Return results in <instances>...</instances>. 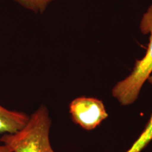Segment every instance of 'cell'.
Returning <instances> with one entry per match:
<instances>
[{
	"label": "cell",
	"mask_w": 152,
	"mask_h": 152,
	"mask_svg": "<svg viewBox=\"0 0 152 152\" xmlns=\"http://www.w3.org/2000/svg\"><path fill=\"white\" fill-rule=\"evenodd\" d=\"M147 81L152 85V74L149 76ZM152 140V114L146 125L144 130L134 142L132 146L126 152H141Z\"/></svg>",
	"instance_id": "5b68a950"
},
{
	"label": "cell",
	"mask_w": 152,
	"mask_h": 152,
	"mask_svg": "<svg viewBox=\"0 0 152 152\" xmlns=\"http://www.w3.org/2000/svg\"><path fill=\"white\" fill-rule=\"evenodd\" d=\"M51 125L48 109L41 106L22 128L1 135L0 143L8 146L11 152H52L49 141Z\"/></svg>",
	"instance_id": "6da1fadb"
},
{
	"label": "cell",
	"mask_w": 152,
	"mask_h": 152,
	"mask_svg": "<svg viewBox=\"0 0 152 152\" xmlns=\"http://www.w3.org/2000/svg\"><path fill=\"white\" fill-rule=\"evenodd\" d=\"M18 4L36 14H42L55 0H14Z\"/></svg>",
	"instance_id": "8992f818"
},
{
	"label": "cell",
	"mask_w": 152,
	"mask_h": 152,
	"mask_svg": "<svg viewBox=\"0 0 152 152\" xmlns=\"http://www.w3.org/2000/svg\"><path fill=\"white\" fill-rule=\"evenodd\" d=\"M52 152H54V150H53V151H52Z\"/></svg>",
	"instance_id": "ba28073f"
},
{
	"label": "cell",
	"mask_w": 152,
	"mask_h": 152,
	"mask_svg": "<svg viewBox=\"0 0 152 152\" xmlns=\"http://www.w3.org/2000/svg\"><path fill=\"white\" fill-rule=\"evenodd\" d=\"M140 29L144 35L149 34V43L143 58L137 60L130 75L119 81L112 89V95L121 105L134 103L146 81L152 74V4L142 17Z\"/></svg>",
	"instance_id": "7a4b0ae2"
},
{
	"label": "cell",
	"mask_w": 152,
	"mask_h": 152,
	"mask_svg": "<svg viewBox=\"0 0 152 152\" xmlns=\"http://www.w3.org/2000/svg\"><path fill=\"white\" fill-rule=\"evenodd\" d=\"M0 152H11V150L7 145L0 143Z\"/></svg>",
	"instance_id": "52a82bcc"
},
{
	"label": "cell",
	"mask_w": 152,
	"mask_h": 152,
	"mask_svg": "<svg viewBox=\"0 0 152 152\" xmlns=\"http://www.w3.org/2000/svg\"><path fill=\"white\" fill-rule=\"evenodd\" d=\"M29 116L23 112L11 111L0 105V137L7 133H14L28 122Z\"/></svg>",
	"instance_id": "277c9868"
},
{
	"label": "cell",
	"mask_w": 152,
	"mask_h": 152,
	"mask_svg": "<svg viewBox=\"0 0 152 152\" xmlns=\"http://www.w3.org/2000/svg\"><path fill=\"white\" fill-rule=\"evenodd\" d=\"M69 111L74 122L86 130L96 128L108 117L103 102L93 97L75 99L70 104Z\"/></svg>",
	"instance_id": "3957f363"
}]
</instances>
